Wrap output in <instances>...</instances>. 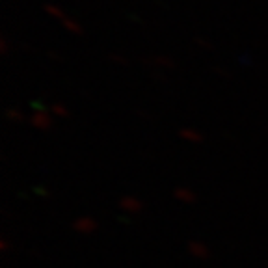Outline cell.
<instances>
[{
    "mask_svg": "<svg viewBox=\"0 0 268 268\" xmlns=\"http://www.w3.org/2000/svg\"><path fill=\"white\" fill-rule=\"evenodd\" d=\"M110 58H112V60H114V61H119V63H125V58H123V56H119V54H112V56H110Z\"/></svg>",
    "mask_w": 268,
    "mask_h": 268,
    "instance_id": "6",
    "label": "cell"
},
{
    "mask_svg": "<svg viewBox=\"0 0 268 268\" xmlns=\"http://www.w3.org/2000/svg\"><path fill=\"white\" fill-rule=\"evenodd\" d=\"M61 25H63V28H65L67 32H71V34H82V26H80L75 19L65 17L61 21Z\"/></svg>",
    "mask_w": 268,
    "mask_h": 268,
    "instance_id": "2",
    "label": "cell"
},
{
    "mask_svg": "<svg viewBox=\"0 0 268 268\" xmlns=\"http://www.w3.org/2000/svg\"><path fill=\"white\" fill-rule=\"evenodd\" d=\"M195 43H197L199 47H211V45H209V43L205 41V39H195Z\"/></svg>",
    "mask_w": 268,
    "mask_h": 268,
    "instance_id": "7",
    "label": "cell"
},
{
    "mask_svg": "<svg viewBox=\"0 0 268 268\" xmlns=\"http://www.w3.org/2000/svg\"><path fill=\"white\" fill-rule=\"evenodd\" d=\"M151 63H155V65H159V67H171L170 58H162V56H157V58H153Z\"/></svg>",
    "mask_w": 268,
    "mask_h": 268,
    "instance_id": "3",
    "label": "cell"
},
{
    "mask_svg": "<svg viewBox=\"0 0 268 268\" xmlns=\"http://www.w3.org/2000/svg\"><path fill=\"white\" fill-rule=\"evenodd\" d=\"M54 112H56V114H61V116L65 114V110L61 108V106H58V104H56V106H54Z\"/></svg>",
    "mask_w": 268,
    "mask_h": 268,
    "instance_id": "8",
    "label": "cell"
},
{
    "mask_svg": "<svg viewBox=\"0 0 268 268\" xmlns=\"http://www.w3.org/2000/svg\"><path fill=\"white\" fill-rule=\"evenodd\" d=\"M45 12L49 13L50 17L58 19V21H63V19L67 17L65 12H63L60 6H56V4H45Z\"/></svg>",
    "mask_w": 268,
    "mask_h": 268,
    "instance_id": "1",
    "label": "cell"
},
{
    "mask_svg": "<svg viewBox=\"0 0 268 268\" xmlns=\"http://www.w3.org/2000/svg\"><path fill=\"white\" fill-rule=\"evenodd\" d=\"M0 50H2V54H6L8 52V41L4 39V37L0 39Z\"/></svg>",
    "mask_w": 268,
    "mask_h": 268,
    "instance_id": "5",
    "label": "cell"
},
{
    "mask_svg": "<svg viewBox=\"0 0 268 268\" xmlns=\"http://www.w3.org/2000/svg\"><path fill=\"white\" fill-rule=\"evenodd\" d=\"M34 123H36V125H47V123H49V119H47V116H37Z\"/></svg>",
    "mask_w": 268,
    "mask_h": 268,
    "instance_id": "4",
    "label": "cell"
}]
</instances>
